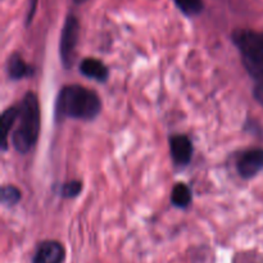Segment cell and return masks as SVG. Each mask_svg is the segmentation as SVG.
I'll return each mask as SVG.
<instances>
[{
	"label": "cell",
	"mask_w": 263,
	"mask_h": 263,
	"mask_svg": "<svg viewBox=\"0 0 263 263\" xmlns=\"http://www.w3.org/2000/svg\"><path fill=\"white\" fill-rule=\"evenodd\" d=\"M102 110V102L97 92L80 85L64 86L59 91L55 103V116L58 120H94Z\"/></svg>",
	"instance_id": "6da1fadb"
},
{
	"label": "cell",
	"mask_w": 263,
	"mask_h": 263,
	"mask_svg": "<svg viewBox=\"0 0 263 263\" xmlns=\"http://www.w3.org/2000/svg\"><path fill=\"white\" fill-rule=\"evenodd\" d=\"M20 126L13 133V146L18 153H27L36 144L40 131V107L33 92H27L20 107Z\"/></svg>",
	"instance_id": "7a4b0ae2"
},
{
	"label": "cell",
	"mask_w": 263,
	"mask_h": 263,
	"mask_svg": "<svg viewBox=\"0 0 263 263\" xmlns=\"http://www.w3.org/2000/svg\"><path fill=\"white\" fill-rule=\"evenodd\" d=\"M80 35V23L74 15H68L63 25L59 44V53H61L62 63L66 68H69L73 63L74 51H76L77 41Z\"/></svg>",
	"instance_id": "3957f363"
},
{
	"label": "cell",
	"mask_w": 263,
	"mask_h": 263,
	"mask_svg": "<svg viewBox=\"0 0 263 263\" xmlns=\"http://www.w3.org/2000/svg\"><path fill=\"white\" fill-rule=\"evenodd\" d=\"M233 40L241 53V58L263 59V32L252 30H239Z\"/></svg>",
	"instance_id": "277c9868"
},
{
	"label": "cell",
	"mask_w": 263,
	"mask_h": 263,
	"mask_svg": "<svg viewBox=\"0 0 263 263\" xmlns=\"http://www.w3.org/2000/svg\"><path fill=\"white\" fill-rule=\"evenodd\" d=\"M238 172L243 179H252L263 170V149L254 148L244 152L239 158Z\"/></svg>",
	"instance_id": "5b68a950"
},
{
	"label": "cell",
	"mask_w": 263,
	"mask_h": 263,
	"mask_svg": "<svg viewBox=\"0 0 263 263\" xmlns=\"http://www.w3.org/2000/svg\"><path fill=\"white\" fill-rule=\"evenodd\" d=\"M66 258V249L59 241H43L36 249L32 263H63Z\"/></svg>",
	"instance_id": "8992f818"
},
{
	"label": "cell",
	"mask_w": 263,
	"mask_h": 263,
	"mask_svg": "<svg viewBox=\"0 0 263 263\" xmlns=\"http://www.w3.org/2000/svg\"><path fill=\"white\" fill-rule=\"evenodd\" d=\"M172 159L176 164L185 166L193 157V144L190 139L185 135H175L170 139Z\"/></svg>",
	"instance_id": "52a82bcc"
},
{
	"label": "cell",
	"mask_w": 263,
	"mask_h": 263,
	"mask_svg": "<svg viewBox=\"0 0 263 263\" xmlns=\"http://www.w3.org/2000/svg\"><path fill=\"white\" fill-rule=\"evenodd\" d=\"M80 72L89 79L104 82L108 79V68L103 62L95 58H86L80 64Z\"/></svg>",
	"instance_id": "ba28073f"
},
{
	"label": "cell",
	"mask_w": 263,
	"mask_h": 263,
	"mask_svg": "<svg viewBox=\"0 0 263 263\" xmlns=\"http://www.w3.org/2000/svg\"><path fill=\"white\" fill-rule=\"evenodd\" d=\"M7 71L10 79L13 80H21L23 77L30 76L31 68L26 64L21 55H12L8 59Z\"/></svg>",
	"instance_id": "9c48e42d"
},
{
	"label": "cell",
	"mask_w": 263,
	"mask_h": 263,
	"mask_svg": "<svg viewBox=\"0 0 263 263\" xmlns=\"http://www.w3.org/2000/svg\"><path fill=\"white\" fill-rule=\"evenodd\" d=\"M192 202V192L185 184H176L172 189L171 203L177 208H186Z\"/></svg>",
	"instance_id": "30bf717a"
},
{
	"label": "cell",
	"mask_w": 263,
	"mask_h": 263,
	"mask_svg": "<svg viewBox=\"0 0 263 263\" xmlns=\"http://www.w3.org/2000/svg\"><path fill=\"white\" fill-rule=\"evenodd\" d=\"M17 117H20V109L17 108H8L3 112L2 115V121H3V131H4V135H3V151H7L8 148V135H9L10 128L14 125V121L17 120Z\"/></svg>",
	"instance_id": "8fae6325"
},
{
	"label": "cell",
	"mask_w": 263,
	"mask_h": 263,
	"mask_svg": "<svg viewBox=\"0 0 263 263\" xmlns=\"http://www.w3.org/2000/svg\"><path fill=\"white\" fill-rule=\"evenodd\" d=\"M176 7L186 15H197L204 9L203 0H174Z\"/></svg>",
	"instance_id": "7c38bea8"
},
{
	"label": "cell",
	"mask_w": 263,
	"mask_h": 263,
	"mask_svg": "<svg viewBox=\"0 0 263 263\" xmlns=\"http://www.w3.org/2000/svg\"><path fill=\"white\" fill-rule=\"evenodd\" d=\"M21 192L13 185H5L2 187V202L5 205H14L20 202Z\"/></svg>",
	"instance_id": "4fadbf2b"
},
{
	"label": "cell",
	"mask_w": 263,
	"mask_h": 263,
	"mask_svg": "<svg viewBox=\"0 0 263 263\" xmlns=\"http://www.w3.org/2000/svg\"><path fill=\"white\" fill-rule=\"evenodd\" d=\"M82 184L80 181H68L61 187V194L63 198H74L81 193Z\"/></svg>",
	"instance_id": "5bb4252c"
},
{
	"label": "cell",
	"mask_w": 263,
	"mask_h": 263,
	"mask_svg": "<svg viewBox=\"0 0 263 263\" xmlns=\"http://www.w3.org/2000/svg\"><path fill=\"white\" fill-rule=\"evenodd\" d=\"M36 3H37V0H31L30 10H28V14H27V26L30 25V22H31V21H32L33 13H35V7H36Z\"/></svg>",
	"instance_id": "9a60e30c"
},
{
	"label": "cell",
	"mask_w": 263,
	"mask_h": 263,
	"mask_svg": "<svg viewBox=\"0 0 263 263\" xmlns=\"http://www.w3.org/2000/svg\"><path fill=\"white\" fill-rule=\"evenodd\" d=\"M73 2L76 3V4H81V3H85L86 0H73Z\"/></svg>",
	"instance_id": "2e32d148"
}]
</instances>
